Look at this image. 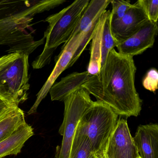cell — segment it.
<instances>
[{"label":"cell","instance_id":"6da1fadb","mask_svg":"<svg viewBox=\"0 0 158 158\" xmlns=\"http://www.w3.org/2000/svg\"><path fill=\"white\" fill-rule=\"evenodd\" d=\"M136 72L133 57L113 49L99 72L90 76L82 88L97 101L108 105L117 115L137 116L142 100L135 86Z\"/></svg>","mask_w":158,"mask_h":158},{"label":"cell","instance_id":"7a4b0ae2","mask_svg":"<svg viewBox=\"0 0 158 158\" xmlns=\"http://www.w3.org/2000/svg\"><path fill=\"white\" fill-rule=\"evenodd\" d=\"M65 0H0V45L9 47L8 54L29 56L45 41L35 40L30 29L37 15L61 5Z\"/></svg>","mask_w":158,"mask_h":158},{"label":"cell","instance_id":"3957f363","mask_svg":"<svg viewBox=\"0 0 158 158\" xmlns=\"http://www.w3.org/2000/svg\"><path fill=\"white\" fill-rule=\"evenodd\" d=\"M89 1L77 0L45 19V22L48 24L43 37L46 42L41 54L32 62L34 69H41L49 64L56 49L70 40Z\"/></svg>","mask_w":158,"mask_h":158},{"label":"cell","instance_id":"277c9868","mask_svg":"<svg viewBox=\"0 0 158 158\" xmlns=\"http://www.w3.org/2000/svg\"><path fill=\"white\" fill-rule=\"evenodd\" d=\"M118 115L100 101H94L80 119L76 131L85 136L96 156L106 152L111 135L118 121Z\"/></svg>","mask_w":158,"mask_h":158},{"label":"cell","instance_id":"5b68a950","mask_svg":"<svg viewBox=\"0 0 158 158\" xmlns=\"http://www.w3.org/2000/svg\"><path fill=\"white\" fill-rule=\"evenodd\" d=\"M28 57L21 53L0 67V98L13 107H19L28 99Z\"/></svg>","mask_w":158,"mask_h":158},{"label":"cell","instance_id":"8992f818","mask_svg":"<svg viewBox=\"0 0 158 158\" xmlns=\"http://www.w3.org/2000/svg\"><path fill=\"white\" fill-rule=\"evenodd\" d=\"M90 94L83 88L69 95L64 101L63 121L59 129L63 136L61 147L57 148L54 158H69L77 127L87 110L93 103Z\"/></svg>","mask_w":158,"mask_h":158},{"label":"cell","instance_id":"52a82bcc","mask_svg":"<svg viewBox=\"0 0 158 158\" xmlns=\"http://www.w3.org/2000/svg\"><path fill=\"white\" fill-rule=\"evenodd\" d=\"M110 19V11L106 10L101 17L93 33L90 60L87 71L90 76L99 72L110 52L117 46V42L111 32Z\"/></svg>","mask_w":158,"mask_h":158},{"label":"cell","instance_id":"ba28073f","mask_svg":"<svg viewBox=\"0 0 158 158\" xmlns=\"http://www.w3.org/2000/svg\"><path fill=\"white\" fill-rule=\"evenodd\" d=\"M85 33H80L71 37L69 40L63 45L61 51L56 60V64L50 75L37 94V98L34 104L28 111V114L36 113L38 107L43 99L46 98L50 89L54 85L60 75L66 69L76 51L78 46L84 38Z\"/></svg>","mask_w":158,"mask_h":158},{"label":"cell","instance_id":"9c48e42d","mask_svg":"<svg viewBox=\"0 0 158 158\" xmlns=\"http://www.w3.org/2000/svg\"><path fill=\"white\" fill-rule=\"evenodd\" d=\"M107 158H138L136 146L123 118L117 121L109 139L105 152Z\"/></svg>","mask_w":158,"mask_h":158},{"label":"cell","instance_id":"30bf717a","mask_svg":"<svg viewBox=\"0 0 158 158\" xmlns=\"http://www.w3.org/2000/svg\"><path fill=\"white\" fill-rule=\"evenodd\" d=\"M157 23L148 21L134 35L117 44L118 52L134 57L152 48L158 33Z\"/></svg>","mask_w":158,"mask_h":158},{"label":"cell","instance_id":"8fae6325","mask_svg":"<svg viewBox=\"0 0 158 158\" xmlns=\"http://www.w3.org/2000/svg\"><path fill=\"white\" fill-rule=\"evenodd\" d=\"M148 21L144 10L137 1L132 4L123 18L110 20L111 32L118 44L134 35Z\"/></svg>","mask_w":158,"mask_h":158},{"label":"cell","instance_id":"7c38bea8","mask_svg":"<svg viewBox=\"0 0 158 158\" xmlns=\"http://www.w3.org/2000/svg\"><path fill=\"white\" fill-rule=\"evenodd\" d=\"M140 158H158V125H140L134 138Z\"/></svg>","mask_w":158,"mask_h":158},{"label":"cell","instance_id":"4fadbf2b","mask_svg":"<svg viewBox=\"0 0 158 158\" xmlns=\"http://www.w3.org/2000/svg\"><path fill=\"white\" fill-rule=\"evenodd\" d=\"M90 75L87 71L74 72L61 78L60 81L52 86L50 89L51 100L64 101L67 97L82 88Z\"/></svg>","mask_w":158,"mask_h":158},{"label":"cell","instance_id":"5bb4252c","mask_svg":"<svg viewBox=\"0 0 158 158\" xmlns=\"http://www.w3.org/2000/svg\"><path fill=\"white\" fill-rule=\"evenodd\" d=\"M34 135L32 126L27 123L23 124L10 136L0 142V158L20 153L25 142Z\"/></svg>","mask_w":158,"mask_h":158},{"label":"cell","instance_id":"9a60e30c","mask_svg":"<svg viewBox=\"0 0 158 158\" xmlns=\"http://www.w3.org/2000/svg\"><path fill=\"white\" fill-rule=\"evenodd\" d=\"M25 123L24 112L19 107H10L0 114V142Z\"/></svg>","mask_w":158,"mask_h":158},{"label":"cell","instance_id":"2e32d148","mask_svg":"<svg viewBox=\"0 0 158 158\" xmlns=\"http://www.w3.org/2000/svg\"><path fill=\"white\" fill-rule=\"evenodd\" d=\"M111 0H91L85 9L72 36L84 32L97 19L100 18L106 11Z\"/></svg>","mask_w":158,"mask_h":158},{"label":"cell","instance_id":"e0dca14e","mask_svg":"<svg viewBox=\"0 0 158 158\" xmlns=\"http://www.w3.org/2000/svg\"><path fill=\"white\" fill-rule=\"evenodd\" d=\"M92 153L93 150L87 137L75 131L69 158H88Z\"/></svg>","mask_w":158,"mask_h":158},{"label":"cell","instance_id":"ac0fdd59","mask_svg":"<svg viewBox=\"0 0 158 158\" xmlns=\"http://www.w3.org/2000/svg\"><path fill=\"white\" fill-rule=\"evenodd\" d=\"M101 18V17H100ZM100 18L97 19L95 21L93 22L84 31L85 33V36H84V39L82 40V42L80 43L79 46H78V48L77 49L76 51L75 52L70 64L68 66V68L72 67L76 62L78 60V58L81 56L82 53H83L85 49L87 44L89 43V41L91 40L92 36H93V33L94 31L97 27V25L98 23Z\"/></svg>","mask_w":158,"mask_h":158},{"label":"cell","instance_id":"d6986e66","mask_svg":"<svg viewBox=\"0 0 158 158\" xmlns=\"http://www.w3.org/2000/svg\"><path fill=\"white\" fill-rule=\"evenodd\" d=\"M110 3L112 7L110 11L111 21L120 20L123 18L132 6L129 1L112 0Z\"/></svg>","mask_w":158,"mask_h":158},{"label":"cell","instance_id":"ffe728a7","mask_svg":"<svg viewBox=\"0 0 158 158\" xmlns=\"http://www.w3.org/2000/svg\"><path fill=\"white\" fill-rule=\"evenodd\" d=\"M138 2L146 13L149 21L157 23L158 19V1L139 0Z\"/></svg>","mask_w":158,"mask_h":158},{"label":"cell","instance_id":"44dd1931","mask_svg":"<svg viewBox=\"0 0 158 158\" xmlns=\"http://www.w3.org/2000/svg\"><path fill=\"white\" fill-rule=\"evenodd\" d=\"M158 72L155 68L150 69L142 80L144 88L152 92H155L158 89Z\"/></svg>","mask_w":158,"mask_h":158},{"label":"cell","instance_id":"7402d4cb","mask_svg":"<svg viewBox=\"0 0 158 158\" xmlns=\"http://www.w3.org/2000/svg\"><path fill=\"white\" fill-rule=\"evenodd\" d=\"M20 53H10L0 58V67L18 58Z\"/></svg>","mask_w":158,"mask_h":158},{"label":"cell","instance_id":"603a6c76","mask_svg":"<svg viewBox=\"0 0 158 158\" xmlns=\"http://www.w3.org/2000/svg\"><path fill=\"white\" fill-rule=\"evenodd\" d=\"M13 107L8 104L6 102L0 98V114L7 110L10 107Z\"/></svg>","mask_w":158,"mask_h":158},{"label":"cell","instance_id":"cb8c5ba5","mask_svg":"<svg viewBox=\"0 0 158 158\" xmlns=\"http://www.w3.org/2000/svg\"><path fill=\"white\" fill-rule=\"evenodd\" d=\"M88 158H97V157H96V155H95V154H94V153H92L89 155Z\"/></svg>","mask_w":158,"mask_h":158},{"label":"cell","instance_id":"d4e9b609","mask_svg":"<svg viewBox=\"0 0 158 158\" xmlns=\"http://www.w3.org/2000/svg\"><path fill=\"white\" fill-rule=\"evenodd\" d=\"M140 158V157H139V158Z\"/></svg>","mask_w":158,"mask_h":158}]
</instances>
